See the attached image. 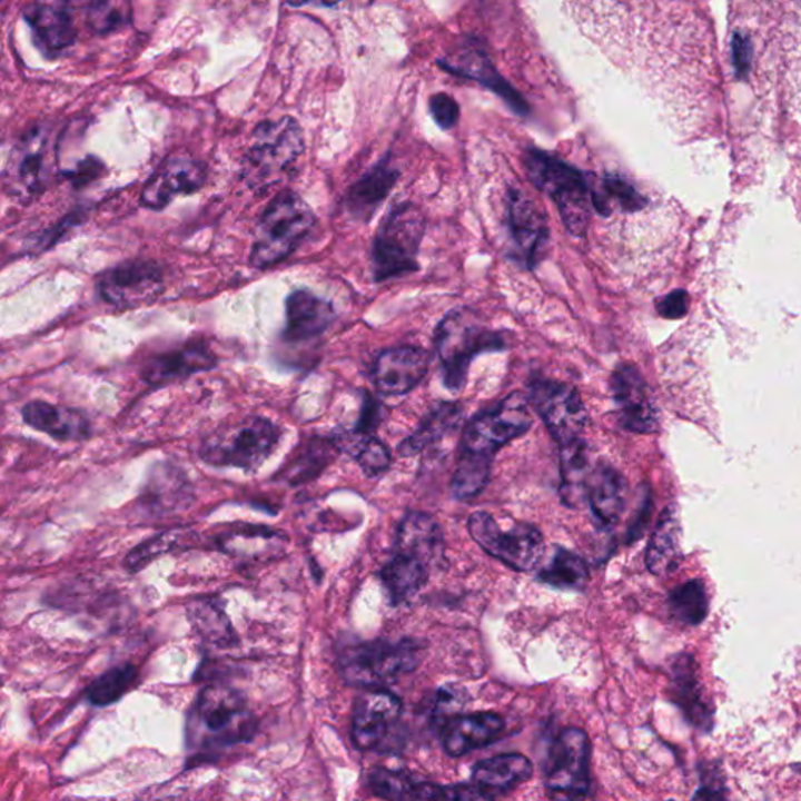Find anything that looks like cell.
Instances as JSON below:
<instances>
[{"label": "cell", "mask_w": 801, "mask_h": 801, "mask_svg": "<svg viewBox=\"0 0 801 801\" xmlns=\"http://www.w3.org/2000/svg\"><path fill=\"white\" fill-rule=\"evenodd\" d=\"M0 685H2V680H0Z\"/></svg>", "instance_id": "54"}, {"label": "cell", "mask_w": 801, "mask_h": 801, "mask_svg": "<svg viewBox=\"0 0 801 801\" xmlns=\"http://www.w3.org/2000/svg\"><path fill=\"white\" fill-rule=\"evenodd\" d=\"M24 18L42 49L60 52L75 44V22L61 3H30L24 9Z\"/></svg>", "instance_id": "29"}, {"label": "cell", "mask_w": 801, "mask_h": 801, "mask_svg": "<svg viewBox=\"0 0 801 801\" xmlns=\"http://www.w3.org/2000/svg\"><path fill=\"white\" fill-rule=\"evenodd\" d=\"M80 222H82V215H69V217L65 218L60 225H57L56 227H52V229H49L48 233L42 234L40 240H37V246H34V248H38V245H40V249L52 248L57 241L63 238L65 234L69 233L72 227L80 225Z\"/></svg>", "instance_id": "51"}, {"label": "cell", "mask_w": 801, "mask_h": 801, "mask_svg": "<svg viewBox=\"0 0 801 801\" xmlns=\"http://www.w3.org/2000/svg\"><path fill=\"white\" fill-rule=\"evenodd\" d=\"M102 161L95 159V157H88L77 165L75 171L68 172L69 179L76 187H82V185L91 184L92 180L99 179L100 172H102Z\"/></svg>", "instance_id": "50"}, {"label": "cell", "mask_w": 801, "mask_h": 801, "mask_svg": "<svg viewBox=\"0 0 801 801\" xmlns=\"http://www.w3.org/2000/svg\"><path fill=\"white\" fill-rule=\"evenodd\" d=\"M207 184V168L188 154H175L156 169L141 191V206L164 210L177 196L195 195Z\"/></svg>", "instance_id": "17"}, {"label": "cell", "mask_w": 801, "mask_h": 801, "mask_svg": "<svg viewBox=\"0 0 801 801\" xmlns=\"http://www.w3.org/2000/svg\"><path fill=\"white\" fill-rule=\"evenodd\" d=\"M98 288L111 306L135 309L154 303L164 293V269L152 260L126 261L103 273Z\"/></svg>", "instance_id": "14"}, {"label": "cell", "mask_w": 801, "mask_h": 801, "mask_svg": "<svg viewBox=\"0 0 801 801\" xmlns=\"http://www.w3.org/2000/svg\"><path fill=\"white\" fill-rule=\"evenodd\" d=\"M669 801H675V800H669Z\"/></svg>", "instance_id": "55"}, {"label": "cell", "mask_w": 801, "mask_h": 801, "mask_svg": "<svg viewBox=\"0 0 801 801\" xmlns=\"http://www.w3.org/2000/svg\"><path fill=\"white\" fill-rule=\"evenodd\" d=\"M554 801H587L591 793V741L580 728H565L551 745L545 778Z\"/></svg>", "instance_id": "10"}, {"label": "cell", "mask_w": 801, "mask_h": 801, "mask_svg": "<svg viewBox=\"0 0 801 801\" xmlns=\"http://www.w3.org/2000/svg\"><path fill=\"white\" fill-rule=\"evenodd\" d=\"M364 404H362V414L359 425L354 433L373 435V431L380 425L384 418V406L372 395H365Z\"/></svg>", "instance_id": "49"}, {"label": "cell", "mask_w": 801, "mask_h": 801, "mask_svg": "<svg viewBox=\"0 0 801 801\" xmlns=\"http://www.w3.org/2000/svg\"><path fill=\"white\" fill-rule=\"evenodd\" d=\"M523 164L534 187L545 192L560 210L565 230L572 237L584 238L592 219L589 175L538 148H527Z\"/></svg>", "instance_id": "2"}, {"label": "cell", "mask_w": 801, "mask_h": 801, "mask_svg": "<svg viewBox=\"0 0 801 801\" xmlns=\"http://www.w3.org/2000/svg\"><path fill=\"white\" fill-rule=\"evenodd\" d=\"M612 399L620 426L630 433L654 434L661 427V414L645 377L634 365L622 364L611 376Z\"/></svg>", "instance_id": "15"}, {"label": "cell", "mask_w": 801, "mask_h": 801, "mask_svg": "<svg viewBox=\"0 0 801 801\" xmlns=\"http://www.w3.org/2000/svg\"><path fill=\"white\" fill-rule=\"evenodd\" d=\"M337 453L334 441L309 438L306 443H300L277 476L291 485L304 484L317 477L335 459Z\"/></svg>", "instance_id": "34"}, {"label": "cell", "mask_w": 801, "mask_h": 801, "mask_svg": "<svg viewBox=\"0 0 801 801\" xmlns=\"http://www.w3.org/2000/svg\"><path fill=\"white\" fill-rule=\"evenodd\" d=\"M437 65L449 75L465 77V79L476 80V82L484 85L487 90L500 96L518 117H527L531 113L530 103L523 98L522 92L515 90L501 76L483 42L477 38H468L457 52L446 57V59L437 60Z\"/></svg>", "instance_id": "16"}, {"label": "cell", "mask_w": 801, "mask_h": 801, "mask_svg": "<svg viewBox=\"0 0 801 801\" xmlns=\"http://www.w3.org/2000/svg\"><path fill=\"white\" fill-rule=\"evenodd\" d=\"M506 227L510 235L507 257L518 267L533 271L548 248V218L525 192L518 188H510L506 198Z\"/></svg>", "instance_id": "13"}, {"label": "cell", "mask_w": 801, "mask_h": 801, "mask_svg": "<svg viewBox=\"0 0 801 801\" xmlns=\"http://www.w3.org/2000/svg\"><path fill=\"white\" fill-rule=\"evenodd\" d=\"M533 426L530 404L522 393H511L491 411L481 412L462 435L451 492L457 500L476 498L491 479L496 453Z\"/></svg>", "instance_id": "1"}, {"label": "cell", "mask_w": 801, "mask_h": 801, "mask_svg": "<svg viewBox=\"0 0 801 801\" xmlns=\"http://www.w3.org/2000/svg\"><path fill=\"white\" fill-rule=\"evenodd\" d=\"M429 110L435 125L443 130H451L461 119V106L448 92H437L429 99Z\"/></svg>", "instance_id": "46"}, {"label": "cell", "mask_w": 801, "mask_h": 801, "mask_svg": "<svg viewBox=\"0 0 801 801\" xmlns=\"http://www.w3.org/2000/svg\"><path fill=\"white\" fill-rule=\"evenodd\" d=\"M137 678V669L134 665H121L103 673L88 688L87 696L95 706H107L121 699Z\"/></svg>", "instance_id": "40"}, {"label": "cell", "mask_w": 801, "mask_h": 801, "mask_svg": "<svg viewBox=\"0 0 801 801\" xmlns=\"http://www.w3.org/2000/svg\"><path fill=\"white\" fill-rule=\"evenodd\" d=\"M369 784H372L373 792L383 799L392 801L417 799L418 784L411 783L407 778L388 772V770H377L372 773Z\"/></svg>", "instance_id": "44"}, {"label": "cell", "mask_w": 801, "mask_h": 801, "mask_svg": "<svg viewBox=\"0 0 801 801\" xmlns=\"http://www.w3.org/2000/svg\"><path fill=\"white\" fill-rule=\"evenodd\" d=\"M132 18L129 3L95 2L87 9L88 27L95 33L106 34L115 32L129 24Z\"/></svg>", "instance_id": "42"}, {"label": "cell", "mask_w": 801, "mask_h": 801, "mask_svg": "<svg viewBox=\"0 0 801 801\" xmlns=\"http://www.w3.org/2000/svg\"><path fill=\"white\" fill-rule=\"evenodd\" d=\"M434 345L443 368L446 388L459 392L467 383L468 369L475 357L506 349L501 330L485 326L475 310L459 307L448 312L435 327Z\"/></svg>", "instance_id": "3"}, {"label": "cell", "mask_w": 801, "mask_h": 801, "mask_svg": "<svg viewBox=\"0 0 801 801\" xmlns=\"http://www.w3.org/2000/svg\"><path fill=\"white\" fill-rule=\"evenodd\" d=\"M317 225L309 204L291 190L280 191L257 221L249 264L257 269L275 267L299 248Z\"/></svg>", "instance_id": "4"}, {"label": "cell", "mask_w": 801, "mask_h": 801, "mask_svg": "<svg viewBox=\"0 0 801 801\" xmlns=\"http://www.w3.org/2000/svg\"><path fill=\"white\" fill-rule=\"evenodd\" d=\"M417 799L426 801H495L491 792L473 784H418Z\"/></svg>", "instance_id": "43"}, {"label": "cell", "mask_w": 801, "mask_h": 801, "mask_svg": "<svg viewBox=\"0 0 801 801\" xmlns=\"http://www.w3.org/2000/svg\"><path fill=\"white\" fill-rule=\"evenodd\" d=\"M429 576L431 570L426 565L400 554H393L392 560L380 570V580L395 606L414 599L425 587Z\"/></svg>", "instance_id": "33"}, {"label": "cell", "mask_w": 801, "mask_h": 801, "mask_svg": "<svg viewBox=\"0 0 801 801\" xmlns=\"http://www.w3.org/2000/svg\"><path fill=\"white\" fill-rule=\"evenodd\" d=\"M429 364V353L418 346L384 349L373 365V383L380 395H406L425 379Z\"/></svg>", "instance_id": "18"}, {"label": "cell", "mask_w": 801, "mask_h": 801, "mask_svg": "<svg viewBox=\"0 0 801 801\" xmlns=\"http://www.w3.org/2000/svg\"><path fill=\"white\" fill-rule=\"evenodd\" d=\"M692 801H726L725 791L715 785H703L695 792Z\"/></svg>", "instance_id": "53"}, {"label": "cell", "mask_w": 801, "mask_h": 801, "mask_svg": "<svg viewBox=\"0 0 801 801\" xmlns=\"http://www.w3.org/2000/svg\"><path fill=\"white\" fill-rule=\"evenodd\" d=\"M41 157L29 156L21 165V176L26 182H37L38 176H40Z\"/></svg>", "instance_id": "52"}, {"label": "cell", "mask_w": 801, "mask_h": 801, "mask_svg": "<svg viewBox=\"0 0 801 801\" xmlns=\"http://www.w3.org/2000/svg\"><path fill=\"white\" fill-rule=\"evenodd\" d=\"M670 614L684 625L696 626L710 614V596L703 581L692 580L678 585L669 596Z\"/></svg>", "instance_id": "39"}, {"label": "cell", "mask_w": 801, "mask_h": 801, "mask_svg": "<svg viewBox=\"0 0 801 801\" xmlns=\"http://www.w3.org/2000/svg\"><path fill=\"white\" fill-rule=\"evenodd\" d=\"M504 728H506L504 720L492 712L456 715L443 726V749L449 756H464L469 751L484 749V746L498 741Z\"/></svg>", "instance_id": "23"}, {"label": "cell", "mask_w": 801, "mask_h": 801, "mask_svg": "<svg viewBox=\"0 0 801 801\" xmlns=\"http://www.w3.org/2000/svg\"><path fill=\"white\" fill-rule=\"evenodd\" d=\"M468 531L485 553L517 572H531L545 554L543 535L530 523L514 520L504 526L492 514L475 512L469 515Z\"/></svg>", "instance_id": "9"}, {"label": "cell", "mask_w": 801, "mask_h": 801, "mask_svg": "<svg viewBox=\"0 0 801 801\" xmlns=\"http://www.w3.org/2000/svg\"><path fill=\"white\" fill-rule=\"evenodd\" d=\"M651 511H653V500H651L650 488L643 487L641 503H639L637 512H635L633 522L627 527V543L639 541L650 525Z\"/></svg>", "instance_id": "48"}, {"label": "cell", "mask_w": 801, "mask_h": 801, "mask_svg": "<svg viewBox=\"0 0 801 801\" xmlns=\"http://www.w3.org/2000/svg\"><path fill=\"white\" fill-rule=\"evenodd\" d=\"M527 404L534 407L551 437L561 446L583 438L589 412L573 385L538 376L527 385Z\"/></svg>", "instance_id": "11"}, {"label": "cell", "mask_w": 801, "mask_h": 801, "mask_svg": "<svg viewBox=\"0 0 801 801\" xmlns=\"http://www.w3.org/2000/svg\"><path fill=\"white\" fill-rule=\"evenodd\" d=\"M592 210L601 218L614 214H641L650 206V199L633 182L619 175H589Z\"/></svg>", "instance_id": "28"}, {"label": "cell", "mask_w": 801, "mask_h": 801, "mask_svg": "<svg viewBox=\"0 0 801 801\" xmlns=\"http://www.w3.org/2000/svg\"><path fill=\"white\" fill-rule=\"evenodd\" d=\"M304 150L306 138L295 118L261 121L250 135L241 164V179L250 190H267L291 171Z\"/></svg>", "instance_id": "5"}, {"label": "cell", "mask_w": 801, "mask_h": 801, "mask_svg": "<svg viewBox=\"0 0 801 801\" xmlns=\"http://www.w3.org/2000/svg\"><path fill=\"white\" fill-rule=\"evenodd\" d=\"M185 538H187V534L179 533V531H168V533L157 535V537L150 538V541L141 543L140 546L130 551L127 554L125 565L130 573L140 572L149 562L157 560L161 554H167L169 551L182 546Z\"/></svg>", "instance_id": "41"}, {"label": "cell", "mask_w": 801, "mask_h": 801, "mask_svg": "<svg viewBox=\"0 0 801 801\" xmlns=\"http://www.w3.org/2000/svg\"><path fill=\"white\" fill-rule=\"evenodd\" d=\"M591 473V456L584 438L561 446V495L567 506L576 507L583 503Z\"/></svg>", "instance_id": "35"}, {"label": "cell", "mask_w": 801, "mask_h": 801, "mask_svg": "<svg viewBox=\"0 0 801 801\" xmlns=\"http://www.w3.org/2000/svg\"><path fill=\"white\" fill-rule=\"evenodd\" d=\"M395 554L422 562L433 572L445 561V538L442 527L431 515L409 512L399 523Z\"/></svg>", "instance_id": "22"}, {"label": "cell", "mask_w": 801, "mask_h": 801, "mask_svg": "<svg viewBox=\"0 0 801 801\" xmlns=\"http://www.w3.org/2000/svg\"><path fill=\"white\" fill-rule=\"evenodd\" d=\"M400 718V701L383 689L362 693L354 710L353 738L362 750L383 745Z\"/></svg>", "instance_id": "19"}, {"label": "cell", "mask_w": 801, "mask_h": 801, "mask_svg": "<svg viewBox=\"0 0 801 801\" xmlns=\"http://www.w3.org/2000/svg\"><path fill=\"white\" fill-rule=\"evenodd\" d=\"M337 319L334 304L306 288L293 290L285 299V343H306L322 337Z\"/></svg>", "instance_id": "20"}, {"label": "cell", "mask_w": 801, "mask_h": 801, "mask_svg": "<svg viewBox=\"0 0 801 801\" xmlns=\"http://www.w3.org/2000/svg\"><path fill=\"white\" fill-rule=\"evenodd\" d=\"M462 407L457 403H442L434 407L423 419L422 425L411 437L400 442L398 453L403 457L417 456L434 443L443 441L446 435L461 425Z\"/></svg>", "instance_id": "32"}, {"label": "cell", "mask_w": 801, "mask_h": 801, "mask_svg": "<svg viewBox=\"0 0 801 801\" xmlns=\"http://www.w3.org/2000/svg\"><path fill=\"white\" fill-rule=\"evenodd\" d=\"M656 312L664 319H681L689 312V293L675 290L656 300Z\"/></svg>", "instance_id": "47"}, {"label": "cell", "mask_w": 801, "mask_h": 801, "mask_svg": "<svg viewBox=\"0 0 801 801\" xmlns=\"http://www.w3.org/2000/svg\"><path fill=\"white\" fill-rule=\"evenodd\" d=\"M672 693L673 700L692 725L703 731L711 730L714 710L704 695L699 678V665L689 654H681L673 664Z\"/></svg>", "instance_id": "25"}, {"label": "cell", "mask_w": 801, "mask_h": 801, "mask_svg": "<svg viewBox=\"0 0 801 801\" xmlns=\"http://www.w3.org/2000/svg\"><path fill=\"white\" fill-rule=\"evenodd\" d=\"M585 498L601 526L617 525L625 510L626 479L617 469L600 462L589 476Z\"/></svg>", "instance_id": "26"}, {"label": "cell", "mask_w": 801, "mask_h": 801, "mask_svg": "<svg viewBox=\"0 0 801 801\" xmlns=\"http://www.w3.org/2000/svg\"><path fill=\"white\" fill-rule=\"evenodd\" d=\"M422 646L411 639L403 641L357 642L340 653L343 676L349 684L364 689H380L399 676L417 669Z\"/></svg>", "instance_id": "8"}, {"label": "cell", "mask_w": 801, "mask_h": 801, "mask_svg": "<svg viewBox=\"0 0 801 801\" xmlns=\"http://www.w3.org/2000/svg\"><path fill=\"white\" fill-rule=\"evenodd\" d=\"M283 431L264 417L225 423L200 446V459L211 467L254 472L271 456Z\"/></svg>", "instance_id": "7"}, {"label": "cell", "mask_w": 801, "mask_h": 801, "mask_svg": "<svg viewBox=\"0 0 801 801\" xmlns=\"http://www.w3.org/2000/svg\"><path fill=\"white\" fill-rule=\"evenodd\" d=\"M400 171L392 164V152L385 154L359 177L343 196V207L354 221L367 222L398 184Z\"/></svg>", "instance_id": "21"}, {"label": "cell", "mask_w": 801, "mask_h": 801, "mask_svg": "<svg viewBox=\"0 0 801 801\" xmlns=\"http://www.w3.org/2000/svg\"><path fill=\"white\" fill-rule=\"evenodd\" d=\"M533 770V764L525 754H500L477 762L473 769V783L487 792H506L530 780Z\"/></svg>", "instance_id": "30"}, {"label": "cell", "mask_w": 801, "mask_h": 801, "mask_svg": "<svg viewBox=\"0 0 801 801\" xmlns=\"http://www.w3.org/2000/svg\"><path fill=\"white\" fill-rule=\"evenodd\" d=\"M22 417L27 425L60 441H76L88 435L87 419L79 412L63 409L44 400L26 404Z\"/></svg>", "instance_id": "31"}, {"label": "cell", "mask_w": 801, "mask_h": 801, "mask_svg": "<svg viewBox=\"0 0 801 801\" xmlns=\"http://www.w3.org/2000/svg\"><path fill=\"white\" fill-rule=\"evenodd\" d=\"M217 365V357L204 342H191L182 348L160 354L148 362L142 372L146 383L164 385L176 383L195 373L207 372Z\"/></svg>", "instance_id": "24"}, {"label": "cell", "mask_w": 801, "mask_h": 801, "mask_svg": "<svg viewBox=\"0 0 801 801\" xmlns=\"http://www.w3.org/2000/svg\"><path fill=\"white\" fill-rule=\"evenodd\" d=\"M538 580L561 591H583L589 581V567L572 551L556 548L548 564L538 573Z\"/></svg>", "instance_id": "38"}, {"label": "cell", "mask_w": 801, "mask_h": 801, "mask_svg": "<svg viewBox=\"0 0 801 801\" xmlns=\"http://www.w3.org/2000/svg\"><path fill=\"white\" fill-rule=\"evenodd\" d=\"M425 233V214L417 204L403 200L392 206L373 238V280L377 284L387 283L417 273Z\"/></svg>", "instance_id": "6"}, {"label": "cell", "mask_w": 801, "mask_h": 801, "mask_svg": "<svg viewBox=\"0 0 801 801\" xmlns=\"http://www.w3.org/2000/svg\"><path fill=\"white\" fill-rule=\"evenodd\" d=\"M188 617L200 637L219 646L235 643L233 623L227 617L225 601L219 596H200L188 606Z\"/></svg>", "instance_id": "36"}, {"label": "cell", "mask_w": 801, "mask_h": 801, "mask_svg": "<svg viewBox=\"0 0 801 801\" xmlns=\"http://www.w3.org/2000/svg\"><path fill=\"white\" fill-rule=\"evenodd\" d=\"M338 451H345L359 464L367 476H379L392 465L390 451L375 435L348 433L334 441Z\"/></svg>", "instance_id": "37"}, {"label": "cell", "mask_w": 801, "mask_h": 801, "mask_svg": "<svg viewBox=\"0 0 801 801\" xmlns=\"http://www.w3.org/2000/svg\"><path fill=\"white\" fill-rule=\"evenodd\" d=\"M683 530L675 506H669L662 512L657 525L646 548L645 562L650 573L656 576H668L675 573L683 564Z\"/></svg>", "instance_id": "27"}, {"label": "cell", "mask_w": 801, "mask_h": 801, "mask_svg": "<svg viewBox=\"0 0 801 801\" xmlns=\"http://www.w3.org/2000/svg\"><path fill=\"white\" fill-rule=\"evenodd\" d=\"M731 67L739 80H746L753 69L754 42L745 30L735 29L731 37Z\"/></svg>", "instance_id": "45"}, {"label": "cell", "mask_w": 801, "mask_h": 801, "mask_svg": "<svg viewBox=\"0 0 801 801\" xmlns=\"http://www.w3.org/2000/svg\"><path fill=\"white\" fill-rule=\"evenodd\" d=\"M192 714L196 735H200L204 743L233 745L250 738L256 730L245 701L227 689L210 688L200 693Z\"/></svg>", "instance_id": "12"}]
</instances>
